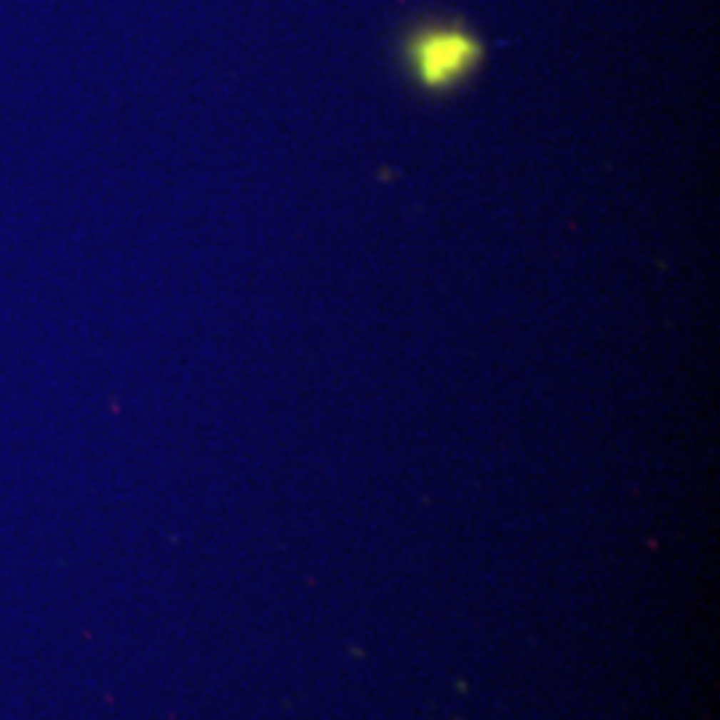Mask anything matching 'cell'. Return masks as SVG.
Masks as SVG:
<instances>
[{
  "label": "cell",
  "mask_w": 720,
  "mask_h": 720,
  "mask_svg": "<svg viewBox=\"0 0 720 720\" xmlns=\"http://www.w3.org/2000/svg\"><path fill=\"white\" fill-rule=\"evenodd\" d=\"M408 56L419 83L427 88H446L472 70L480 46L462 30H430L411 41Z\"/></svg>",
  "instance_id": "1"
}]
</instances>
